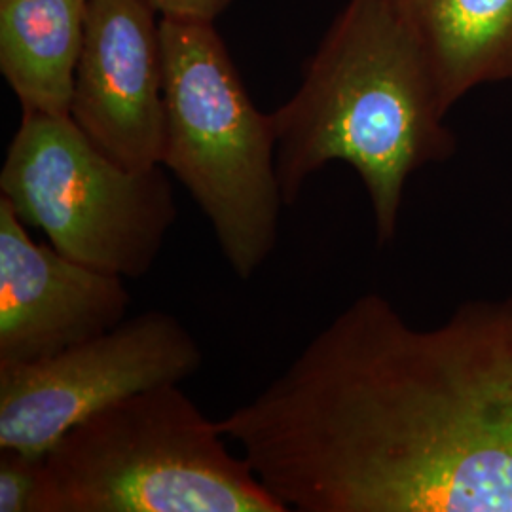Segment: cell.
Listing matches in <instances>:
<instances>
[{
	"label": "cell",
	"mask_w": 512,
	"mask_h": 512,
	"mask_svg": "<svg viewBox=\"0 0 512 512\" xmlns=\"http://www.w3.org/2000/svg\"><path fill=\"white\" fill-rule=\"evenodd\" d=\"M124 277L37 243L0 198V366L25 365L128 319Z\"/></svg>",
	"instance_id": "obj_8"
},
{
	"label": "cell",
	"mask_w": 512,
	"mask_h": 512,
	"mask_svg": "<svg viewBox=\"0 0 512 512\" xmlns=\"http://www.w3.org/2000/svg\"><path fill=\"white\" fill-rule=\"evenodd\" d=\"M446 114L403 2L348 0L298 90L272 112L285 207L319 169L346 162L365 184L378 245L391 243L410 175L456 150Z\"/></svg>",
	"instance_id": "obj_2"
},
{
	"label": "cell",
	"mask_w": 512,
	"mask_h": 512,
	"mask_svg": "<svg viewBox=\"0 0 512 512\" xmlns=\"http://www.w3.org/2000/svg\"><path fill=\"white\" fill-rule=\"evenodd\" d=\"M90 0H0V71L23 112L71 114Z\"/></svg>",
	"instance_id": "obj_9"
},
{
	"label": "cell",
	"mask_w": 512,
	"mask_h": 512,
	"mask_svg": "<svg viewBox=\"0 0 512 512\" xmlns=\"http://www.w3.org/2000/svg\"><path fill=\"white\" fill-rule=\"evenodd\" d=\"M203 365L194 334L150 310L57 355L0 366V450L44 456L76 423L156 385L183 384Z\"/></svg>",
	"instance_id": "obj_6"
},
{
	"label": "cell",
	"mask_w": 512,
	"mask_h": 512,
	"mask_svg": "<svg viewBox=\"0 0 512 512\" xmlns=\"http://www.w3.org/2000/svg\"><path fill=\"white\" fill-rule=\"evenodd\" d=\"M160 19L150 0H90L74 74V124L101 152L135 171L164 160Z\"/></svg>",
	"instance_id": "obj_7"
},
{
	"label": "cell",
	"mask_w": 512,
	"mask_h": 512,
	"mask_svg": "<svg viewBox=\"0 0 512 512\" xmlns=\"http://www.w3.org/2000/svg\"><path fill=\"white\" fill-rule=\"evenodd\" d=\"M162 165L211 222L220 253L249 281L274 253L285 207L272 112L256 109L213 21L160 19Z\"/></svg>",
	"instance_id": "obj_4"
},
{
	"label": "cell",
	"mask_w": 512,
	"mask_h": 512,
	"mask_svg": "<svg viewBox=\"0 0 512 512\" xmlns=\"http://www.w3.org/2000/svg\"><path fill=\"white\" fill-rule=\"evenodd\" d=\"M446 112L476 86L512 80V0H401Z\"/></svg>",
	"instance_id": "obj_10"
},
{
	"label": "cell",
	"mask_w": 512,
	"mask_h": 512,
	"mask_svg": "<svg viewBox=\"0 0 512 512\" xmlns=\"http://www.w3.org/2000/svg\"><path fill=\"white\" fill-rule=\"evenodd\" d=\"M0 198L59 253L124 279L154 268L179 217L164 165L135 171L114 162L71 114L23 112Z\"/></svg>",
	"instance_id": "obj_5"
},
{
	"label": "cell",
	"mask_w": 512,
	"mask_h": 512,
	"mask_svg": "<svg viewBox=\"0 0 512 512\" xmlns=\"http://www.w3.org/2000/svg\"><path fill=\"white\" fill-rule=\"evenodd\" d=\"M160 16L215 21L230 0H150Z\"/></svg>",
	"instance_id": "obj_12"
},
{
	"label": "cell",
	"mask_w": 512,
	"mask_h": 512,
	"mask_svg": "<svg viewBox=\"0 0 512 512\" xmlns=\"http://www.w3.org/2000/svg\"><path fill=\"white\" fill-rule=\"evenodd\" d=\"M181 384L101 408L44 454L31 512H287Z\"/></svg>",
	"instance_id": "obj_3"
},
{
	"label": "cell",
	"mask_w": 512,
	"mask_h": 512,
	"mask_svg": "<svg viewBox=\"0 0 512 512\" xmlns=\"http://www.w3.org/2000/svg\"><path fill=\"white\" fill-rule=\"evenodd\" d=\"M296 512H512V296L416 329L378 293L219 420Z\"/></svg>",
	"instance_id": "obj_1"
},
{
	"label": "cell",
	"mask_w": 512,
	"mask_h": 512,
	"mask_svg": "<svg viewBox=\"0 0 512 512\" xmlns=\"http://www.w3.org/2000/svg\"><path fill=\"white\" fill-rule=\"evenodd\" d=\"M44 456L0 450V512H31Z\"/></svg>",
	"instance_id": "obj_11"
}]
</instances>
